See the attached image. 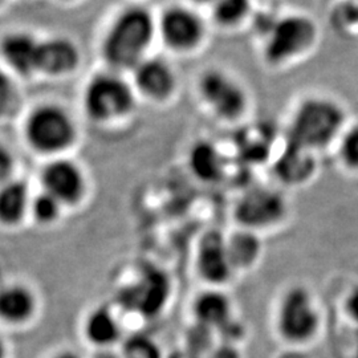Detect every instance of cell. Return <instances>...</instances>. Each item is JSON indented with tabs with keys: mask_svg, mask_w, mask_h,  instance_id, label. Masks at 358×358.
Returning a JSON list of instances; mask_svg holds the SVG:
<instances>
[{
	"mask_svg": "<svg viewBox=\"0 0 358 358\" xmlns=\"http://www.w3.org/2000/svg\"><path fill=\"white\" fill-rule=\"evenodd\" d=\"M55 358H80L77 355H75L73 352H64V353H60L59 356H56Z\"/></svg>",
	"mask_w": 358,
	"mask_h": 358,
	"instance_id": "obj_33",
	"label": "cell"
},
{
	"mask_svg": "<svg viewBox=\"0 0 358 358\" xmlns=\"http://www.w3.org/2000/svg\"><path fill=\"white\" fill-rule=\"evenodd\" d=\"M190 167L198 178L215 180L222 174V158L208 142H198L190 153Z\"/></svg>",
	"mask_w": 358,
	"mask_h": 358,
	"instance_id": "obj_21",
	"label": "cell"
},
{
	"mask_svg": "<svg viewBox=\"0 0 358 358\" xmlns=\"http://www.w3.org/2000/svg\"><path fill=\"white\" fill-rule=\"evenodd\" d=\"M285 203L279 192L257 189L245 194L236 207V217L248 227H266L284 215Z\"/></svg>",
	"mask_w": 358,
	"mask_h": 358,
	"instance_id": "obj_9",
	"label": "cell"
},
{
	"mask_svg": "<svg viewBox=\"0 0 358 358\" xmlns=\"http://www.w3.org/2000/svg\"><path fill=\"white\" fill-rule=\"evenodd\" d=\"M62 203L52 195L44 192L36 196L32 202V213L38 223L50 224L53 223L62 211Z\"/></svg>",
	"mask_w": 358,
	"mask_h": 358,
	"instance_id": "obj_24",
	"label": "cell"
},
{
	"mask_svg": "<svg viewBox=\"0 0 358 358\" xmlns=\"http://www.w3.org/2000/svg\"><path fill=\"white\" fill-rule=\"evenodd\" d=\"M346 310L348 313L358 321V287L355 288L346 299Z\"/></svg>",
	"mask_w": 358,
	"mask_h": 358,
	"instance_id": "obj_31",
	"label": "cell"
},
{
	"mask_svg": "<svg viewBox=\"0 0 358 358\" xmlns=\"http://www.w3.org/2000/svg\"><path fill=\"white\" fill-rule=\"evenodd\" d=\"M85 334L94 345H112L121 336V327L108 308H97L87 319Z\"/></svg>",
	"mask_w": 358,
	"mask_h": 358,
	"instance_id": "obj_20",
	"label": "cell"
},
{
	"mask_svg": "<svg viewBox=\"0 0 358 358\" xmlns=\"http://www.w3.org/2000/svg\"><path fill=\"white\" fill-rule=\"evenodd\" d=\"M344 112L325 97H310L300 103L289 127V142L313 152L337 138L344 127Z\"/></svg>",
	"mask_w": 358,
	"mask_h": 358,
	"instance_id": "obj_2",
	"label": "cell"
},
{
	"mask_svg": "<svg viewBox=\"0 0 358 358\" xmlns=\"http://www.w3.org/2000/svg\"><path fill=\"white\" fill-rule=\"evenodd\" d=\"M313 170L315 159L312 152L291 142L279 157L275 166V171L280 179L291 185L307 180Z\"/></svg>",
	"mask_w": 358,
	"mask_h": 358,
	"instance_id": "obj_17",
	"label": "cell"
},
{
	"mask_svg": "<svg viewBox=\"0 0 358 358\" xmlns=\"http://www.w3.org/2000/svg\"><path fill=\"white\" fill-rule=\"evenodd\" d=\"M231 264L226 241L217 232L207 234L199 244L198 271L207 282L220 284L231 275Z\"/></svg>",
	"mask_w": 358,
	"mask_h": 358,
	"instance_id": "obj_11",
	"label": "cell"
},
{
	"mask_svg": "<svg viewBox=\"0 0 358 358\" xmlns=\"http://www.w3.org/2000/svg\"><path fill=\"white\" fill-rule=\"evenodd\" d=\"M206 358H241V356L234 346H231L230 344H223L211 349V352Z\"/></svg>",
	"mask_w": 358,
	"mask_h": 358,
	"instance_id": "obj_30",
	"label": "cell"
},
{
	"mask_svg": "<svg viewBox=\"0 0 358 358\" xmlns=\"http://www.w3.org/2000/svg\"><path fill=\"white\" fill-rule=\"evenodd\" d=\"M124 358H159V350L146 337H133L124 348Z\"/></svg>",
	"mask_w": 358,
	"mask_h": 358,
	"instance_id": "obj_27",
	"label": "cell"
},
{
	"mask_svg": "<svg viewBox=\"0 0 358 358\" xmlns=\"http://www.w3.org/2000/svg\"><path fill=\"white\" fill-rule=\"evenodd\" d=\"M4 355H6V348H4V344L0 338V358H4Z\"/></svg>",
	"mask_w": 358,
	"mask_h": 358,
	"instance_id": "obj_34",
	"label": "cell"
},
{
	"mask_svg": "<svg viewBox=\"0 0 358 358\" xmlns=\"http://www.w3.org/2000/svg\"><path fill=\"white\" fill-rule=\"evenodd\" d=\"M251 0H215L214 16L222 26H235L250 13Z\"/></svg>",
	"mask_w": 358,
	"mask_h": 358,
	"instance_id": "obj_23",
	"label": "cell"
},
{
	"mask_svg": "<svg viewBox=\"0 0 358 358\" xmlns=\"http://www.w3.org/2000/svg\"><path fill=\"white\" fill-rule=\"evenodd\" d=\"M319 325V316L306 289L294 288L284 296L279 309V329L291 341L310 338Z\"/></svg>",
	"mask_w": 358,
	"mask_h": 358,
	"instance_id": "obj_6",
	"label": "cell"
},
{
	"mask_svg": "<svg viewBox=\"0 0 358 358\" xmlns=\"http://www.w3.org/2000/svg\"><path fill=\"white\" fill-rule=\"evenodd\" d=\"M134 105L133 92L120 76L103 73L90 80L84 106L94 121H109L128 115Z\"/></svg>",
	"mask_w": 358,
	"mask_h": 358,
	"instance_id": "obj_4",
	"label": "cell"
},
{
	"mask_svg": "<svg viewBox=\"0 0 358 358\" xmlns=\"http://www.w3.org/2000/svg\"><path fill=\"white\" fill-rule=\"evenodd\" d=\"M138 90L154 100H164L176 88V76L170 65L159 59H146L134 68Z\"/></svg>",
	"mask_w": 358,
	"mask_h": 358,
	"instance_id": "obj_12",
	"label": "cell"
},
{
	"mask_svg": "<svg viewBox=\"0 0 358 358\" xmlns=\"http://www.w3.org/2000/svg\"><path fill=\"white\" fill-rule=\"evenodd\" d=\"M340 157L346 166L358 170V124L350 127L341 136Z\"/></svg>",
	"mask_w": 358,
	"mask_h": 358,
	"instance_id": "obj_25",
	"label": "cell"
},
{
	"mask_svg": "<svg viewBox=\"0 0 358 358\" xmlns=\"http://www.w3.org/2000/svg\"><path fill=\"white\" fill-rule=\"evenodd\" d=\"M154 35V23L146 10L129 8L115 19L103 41V57L118 69L136 68L141 63Z\"/></svg>",
	"mask_w": 358,
	"mask_h": 358,
	"instance_id": "obj_1",
	"label": "cell"
},
{
	"mask_svg": "<svg viewBox=\"0 0 358 358\" xmlns=\"http://www.w3.org/2000/svg\"><path fill=\"white\" fill-rule=\"evenodd\" d=\"M13 100V85L4 72L0 71V117L6 115Z\"/></svg>",
	"mask_w": 358,
	"mask_h": 358,
	"instance_id": "obj_28",
	"label": "cell"
},
{
	"mask_svg": "<svg viewBox=\"0 0 358 358\" xmlns=\"http://www.w3.org/2000/svg\"><path fill=\"white\" fill-rule=\"evenodd\" d=\"M201 93L210 108L224 120H235L245 110V92L223 72L208 71L205 73L201 80Z\"/></svg>",
	"mask_w": 358,
	"mask_h": 358,
	"instance_id": "obj_7",
	"label": "cell"
},
{
	"mask_svg": "<svg viewBox=\"0 0 358 358\" xmlns=\"http://www.w3.org/2000/svg\"><path fill=\"white\" fill-rule=\"evenodd\" d=\"M167 280L158 271L145 272L133 288L127 292V303L145 315L158 312L166 301Z\"/></svg>",
	"mask_w": 358,
	"mask_h": 358,
	"instance_id": "obj_13",
	"label": "cell"
},
{
	"mask_svg": "<svg viewBox=\"0 0 358 358\" xmlns=\"http://www.w3.org/2000/svg\"><path fill=\"white\" fill-rule=\"evenodd\" d=\"M36 299L23 285H10L0 289V319L10 324H23L32 317Z\"/></svg>",
	"mask_w": 358,
	"mask_h": 358,
	"instance_id": "obj_16",
	"label": "cell"
},
{
	"mask_svg": "<svg viewBox=\"0 0 358 358\" xmlns=\"http://www.w3.org/2000/svg\"><path fill=\"white\" fill-rule=\"evenodd\" d=\"M195 1H199V3H207V1H211V0H195Z\"/></svg>",
	"mask_w": 358,
	"mask_h": 358,
	"instance_id": "obj_35",
	"label": "cell"
},
{
	"mask_svg": "<svg viewBox=\"0 0 358 358\" xmlns=\"http://www.w3.org/2000/svg\"><path fill=\"white\" fill-rule=\"evenodd\" d=\"M45 192L62 205L77 203L85 190V180L81 170L71 161H55L41 174Z\"/></svg>",
	"mask_w": 358,
	"mask_h": 358,
	"instance_id": "obj_8",
	"label": "cell"
},
{
	"mask_svg": "<svg viewBox=\"0 0 358 358\" xmlns=\"http://www.w3.org/2000/svg\"><path fill=\"white\" fill-rule=\"evenodd\" d=\"M29 205L28 190L23 182H6L0 186V222L16 224L24 215Z\"/></svg>",
	"mask_w": 358,
	"mask_h": 358,
	"instance_id": "obj_19",
	"label": "cell"
},
{
	"mask_svg": "<svg viewBox=\"0 0 358 358\" xmlns=\"http://www.w3.org/2000/svg\"><path fill=\"white\" fill-rule=\"evenodd\" d=\"M194 313L198 324L207 328H223L231 320V304L224 296L217 291H208L199 294L194 303Z\"/></svg>",
	"mask_w": 358,
	"mask_h": 358,
	"instance_id": "obj_18",
	"label": "cell"
},
{
	"mask_svg": "<svg viewBox=\"0 0 358 358\" xmlns=\"http://www.w3.org/2000/svg\"><path fill=\"white\" fill-rule=\"evenodd\" d=\"M317 36L315 23L304 15H287L268 28L266 57L272 64H282L304 55Z\"/></svg>",
	"mask_w": 358,
	"mask_h": 358,
	"instance_id": "obj_3",
	"label": "cell"
},
{
	"mask_svg": "<svg viewBox=\"0 0 358 358\" xmlns=\"http://www.w3.org/2000/svg\"><path fill=\"white\" fill-rule=\"evenodd\" d=\"M78 62V50L68 38H52L40 43L38 71L48 75H64L72 72Z\"/></svg>",
	"mask_w": 358,
	"mask_h": 358,
	"instance_id": "obj_14",
	"label": "cell"
},
{
	"mask_svg": "<svg viewBox=\"0 0 358 358\" xmlns=\"http://www.w3.org/2000/svg\"><path fill=\"white\" fill-rule=\"evenodd\" d=\"M26 134L34 149L41 153H56L73 142L75 127L62 108L44 105L28 117Z\"/></svg>",
	"mask_w": 358,
	"mask_h": 358,
	"instance_id": "obj_5",
	"label": "cell"
},
{
	"mask_svg": "<svg viewBox=\"0 0 358 358\" xmlns=\"http://www.w3.org/2000/svg\"><path fill=\"white\" fill-rule=\"evenodd\" d=\"M38 48L40 43L27 34H11L0 45L6 63L20 75L38 71Z\"/></svg>",
	"mask_w": 358,
	"mask_h": 358,
	"instance_id": "obj_15",
	"label": "cell"
},
{
	"mask_svg": "<svg viewBox=\"0 0 358 358\" xmlns=\"http://www.w3.org/2000/svg\"><path fill=\"white\" fill-rule=\"evenodd\" d=\"M227 244V252L232 267H244L251 264L259 252V242L252 234H235Z\"/></svg>",
	"mask_w": 358,
	"mask_h": 358,
	"instance_id": "obj_22",
	"label": "cell"
},
{
	"mask_svg": "<svg viewBox=\"0 0 358 358\" xmlns=\"http://www.w3.org/2000/svg\"><path fill=\"white\" fill-rule=\"evenodd\" d=\"M211 329L202 324H198L187 333V350L201 357L203 353L211 352Z\"/></svg>",
	"mask_w": 358,
	"mask_h": 358,
	"instance_id": "obj_26",
	"label": "cell"
},
{
	"mask_svg": "<svg viewBox=\"0 0 358 358\" xmlns=\"http://www.w3.org/2000/svg\"><path fill=\"white\" fill-rule=\"evenodd\" d=\"M170 358H202L198 357V356H195V355H192V352H189L187 349H185V350H180V352H176L174 355H171V357Z\"/></svg>",
	"mask_w": 358,
	"mask_h": 358,
	"instance_id": "obj_32",
	"label": "cell"
},
{
	"mask_svg": "<svg viewBox=\"0 0 358 358\" xmlns=\"http://www.w3.org/2000/svg\"><path fill=\"white\" fill-rule=\"evenodd\" d=\"M13 159L11 153L0 145V186L6 183L13 171Z\"/></svg>",
	"mask_w": 358,
	"mask_h": 358,
	"instance_id": "obj_29",
	"label": "cell"
},
{
	"mask_svg": "<svg viewBox=\"0 0 358 358\" xmlns=\"http://www.w3.org/2000/svg\"><path fill=\"white\" fill-rule=\"evenodd\" d=\"M161 32L169 47L187 51L201 43L203 38V23L192 11L174 7L164 13Z\"/></svg>",
	"mask_w": 358,
	"mask_h": 358,
	"instance_id": "obj_10",
	"label": "cell"
}]
</instances>
